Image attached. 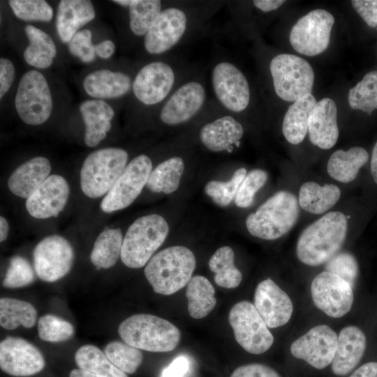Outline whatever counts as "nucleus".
I'll use <instances>...</instances> for the list:
<instances>
[{"label":"nucleus","instance_id":"1","mask_svg":"<svg viewBox=\"0 0 377 377\" xmlns=\"http://www.w3.org/2000/svg\"><path fill=\"white\" fill-rule=\"evenodd\" d=\"M226 3L177 1L166 3L144 37L143 45L152 55L165 54L205 29Z\"/></svg>","mask_w":377,"mask_h":377},{"label":"nucleus","instance_id":"2","mask_svg":"<svg viewBox=\"0 0 377 377\" xmlns=\"http://www.w3.org/2000/svg\"><path fill=\"white\" fill-rule=\"evenodd\" d=\"M348 219L339 211L330 212L306 227L296 246L298 259L309 266H318L334 256L347 235Z\"/></svg>","mask_w":377,"mask_h":377},{"label":"nucleus","instance_id":"3","mask_svg":"<svg viewBox=\"0 0 377 377\" xmlns=\"http://www.w3.org/2000/svg\"><path fill=\"white\" fill-rule=\"evenodd\" d=\"M194 70L179 58L171 56L144 65L136 73L132 92L145 106H160Z\"/></svg>","mask_w":377,"mask_h":377},{"label":"nucleus","instance_id":"4","mask_svg":"<svg viewBox=\"0 0 377 377\" xmlns=\"http://www.w3.org/2000/svg\"><path fill=\"white\" fill-rule=\"evenodd\" d=\"M196 266L194 253L184 246H172L155 254L144 273L154 291L170 295L187 285Z\"/></svg>","mask_w":377,"mask_h":377},{"label":"nucleus","instance_id":"5","mask_svg":"<svg viewBox=\"0 0 377 377\" xmlns=\"http://www.w3.org/2000/svg\"><path fill=\"white\" fill-rule=\"evenodd\" d=\"M298 199L291 192L279 191L248 215L246 226L253 237L277 239L287 234L299 217Z\"/></svg>","mask_w":377,"mask_h":377},{"label":"nucleus","instance_id":"6","mask_svg":"<svg viewBox=\"0 0 377 377\" xmlns=\"http://www.w3.org/2000/svg\"><path fill=\"white\" fill-rule=\"evenodd\" d=\"M118 333L126 343L154 353L170 352L176 348L181 339L179 330L161 317L134 314L122 321Z\"/></svg>","mask_w":377,"mask_h":377},{"label":"nucleus","instance_id":"7","mask_svg":"<svg viewBox=\"0 0 377 377\" xmlns=\"http://www.w3.org/2000/svg\"><path fill=\"white\" fill-rule=\"evenodd\" d=\"M168 232V223L161 215L152 214L138 218L124 237L120 256L122 263L133 269L146 265Z\"/></svg>","mask_w":377,"mask_h":377},{"label":"nucleus","instance_id":"8","mask_svg":"<svg viewBox=\"0 0 377 377\" xmlns=\"http://www.w3.org/2000/svg\"><path fill=\"white\" fill-rule=\"evenodd\" d=\"M206 87L202 73L194 69L160 106V121L168 126H177L204 112L210 104Z\"/></svg>","mask_w":377,"mask_h":377},{"label":"nucleus","instance_id":"9","mask_svg":"<svg viewBox=\"0 0 377 377\" xmlns=\"http://www.w3.org/2000/svg\"><path fill=\"white\" fill-rule=\"evenodd\" d=\"M128 152L118 147H108L89 154L80 170V186L89 198L106 195L126 165Z\"/></svg>","mask_w":377,"mask_h":377},{"label":"nucleus","instance_id":"10","mask_svg":"<svg viewBox=\"0 0 377 377\" xmlns=\"http://www.w3.org/2000/svg\"><path fill=\"white\" fill-rule=\"evenodd\" d=\"M269 71L276 96L288 102H295L311 94L314 73L304 59L291 54H279L272 58Z\"/></svg>","mask_w":377,"mask_h":377},{"label":"nucleus","instance_id":"11","mask_svg":"<svg viewBox=\"0 0 377 377\" xmlns=\"http://www.w3.org/2000/svg\"><path fill=\"white\" fill-rule=\"evenodd\" d=\"M210 83L216 102L224 110L238 114L251 103L249 82L242 70L228 59L216 60L210 73Z\"/></svg>","mask_w":377,"mask_h":377},{"label":"nucleus","instance_id":"12","mask_svg":"<svg viewBox=\"0 0 377 377\" xmlns=\"http://www.w3.org/2000/svg\"><path fill=\"white\" fill-rule=\"evenodd\" d=\"M15 105L20 119L29 125H40L51 115L52 100L47 82L39 71L31 70L22 77Z\"/></svg>","mask_w":377,"mask_h":377},{"label":"nucleus","instance_id":"13","mask_svg":"<svg viewBox=\"0 0 377 377\" xmlns=\"http://www.w3.org/2000/svg\"><path fill=\"white\" fill-rule=\"evenodd\" d=\"M228 320L237 342L246 352L262 354L273 344L272 334L252 303H236L229 312Z\"/></svg>","mask_w":377,"mask_h":377},{"label":"nucleus","instance_id":"14","mask_svg":"<svg viewBox=\"0 0 377 377\" xmlns=\"http://www.w3.org/2000/svg\"><path fill=\"white\" fill-rule=\"evenodd\" d=\"M152 171V162L145 154L133 158L101 200L103 212L109 214L123 209L138 197Z\"/></svg>","mask_w":377,"mask_h":377},{"label":"nucleus","instance_id":"15","mask_svg":"<svg viewBox=\"0 0 377 377\" xmlns=\"http://www.w3.org/2000/svg\"><path fill=\"white\" fill-rule=\"evenodd\" d=\"M334 24V16L324 9H315L301 18L292 27L289 40L300 54L313 57L323 52L328 47Z\"/></svg>","mask_w":377,"mask_h":377},{"label":"nucleus","instance_id":"16","mask_svg":"<svg viewBox=\"0 0 377 377\" xmlns=\"http://www.w3.org/2000/svg\"><path fill=\"white\" fill-rule=\"evenodd\" d=\"M74 258V250L66 238L50 235L41 239L34 250V270L42 281L54 282L70 272Z\"/></svg>","mask_w":377,"mask_h":377},{"label":"nucleus","instance_id":"17","mask_svg":"<svg viewBox=\"0 0 377 377\" xmlns=\"http://www.w3.org/2000/svg\"><path fill=\"white\" fill-rule=\"evenodd\" d=\"M311 293L315 306L328 316L341 318L352 308L353 288L345 280L324 271L313 279Z\"/></svg>","mask_w":377,"mask_h":377},{"label":"nucleus","instance_id":"18","mask_svg":"<svg viewBox=\"0 0 377 377\" xmlns=\"http://www.w3.org/2000/svg\"><path fill=\"white\" fill-rule=\"evenodd\" d=\"M337 340L338 335L328 325H316L292 343L290 353L295 358L322 369L332 363Z\"/></svg>","mask_w":377,"mask_h":377},{"label":"nucleus","instance_id":"19","mask_svg":"<svg viewBox=\"0 0 377 377\" xmlns=\"http://www.w3.org/2000/svg\"><path fill=\"white\" fill-rule=\"evenodd\" d=\"M45 364L40 351L27 340L7 337L0 343V367L5 373L16 377L33 376Z\"/></svg>","mask_w":377,"mask_h":377},{"label":"nucleus","instance_id":"20","mask_svg":"<svg viewBox=\"0 0 377 377\" xmlns=\"http://www.w3.org/2000/svg\"><path fill=\"white\" fill-rule=\"evenodd\" d=\"M70 194L67 181L61 175H50L26 200V209L34 218L45 219L58 216Z\"/></svg>","mask_w":377,"mask_h":377},{"label":"nucleus","instance_id":"21","mask_svg":"<svg viewBox=\"0 0 377 377\" xmlns=\"http://www.w3.org/2000/svg\"><path fill=\"white\" fill-rule=\"evenodd\" d=\"M254 306L269 328L286 325L293 311V305L288 294L270 279L258 284L254 294Z\"/></svg>","mask_w":377,"mask_h":377},{"label":"nucleus","instance_id":"22","mask_svg":"<svg viewBox=\"0 0 377 377\" xmlns=\"http://www.w3.org/2000/svg\"><path fill=\"white\" fill-rule=\"evenodd\" d=\"M244 130L234 114L226 111L204 124L198 133L200 142L212 152H231L238 146Z\"/></svg>","mask_w":377,"mask_h":377},{"label":"nucleus","instance_id":"23","mask_svg":"<svg viewBox=\"0 0 377 377\" xmlns=\"http://www.w3.org/2000/svg\"><path fill=\"white\" fill-rule=\"evenodd\" d=\"M308 133L311 142L315 146L329 149L339 138L337 108L330 98H323L313 107L308 123Z\"/></svg>","mask_w":377,"mask_h":377},{"label":"nucleus","instance_id":"24","mask_svg":"<svg viewBox=\"0 0 377 377\" xmlns=\"http://www.w3.org/2000/svg\"><path fill=\"white\" fill-rule=\"evenodd\" d=\"M364 333L354 325L343 328L338 335L337 346L332 370L337 376L350 373L362 359L366 348Z\"/></svg>","mask_w":377,"mask_h":377},{"label":"nucleus","instance_id":"25","mask_svg":"<svg viewBox=\"0 0 377 377\" xmlns=\"http://www.w3.org/2000/svg\"><path fill=\"white\" fill-rule=\"evenodd\" d=\"M133 81V79L124 72L101 69L91 72L84 77L83 87L91 97L115 98L130 92Z\"/></svg>","mask_w":377,"mask_h":377},{"label":"nucleus","instance_id":"26","mask_svg":"<svg viewBox=\"0 0 377 377\" xmlns=\"http://www.w3.org/2000/svg\"><path fill=\"white\" fill-rule=\"evenodd\" d=\"M95 17V10L89 0H61L57 8L56 27L60 39L69 43L84 25Z\"/></svg>","mask_w":377,"mask_h":377},{"label":"nucleus","instance_id":"27","mask_svg":"<svg viewBox=\"0 0 377 377\" xmlns=\"http://www.w3.org/2000/svg\"><path fill=\"white\" fill-rule=\"evenodd\" d=\"M49 160L34 157L17 168L8 179V187L14 195L27 199L48 177Z\"/></svg>","mask_w":377,"mask_h":377},{"label":"nucleus","instance_id":"28","mask_svg":"<svg viewBox=\"0 0 377 377\" xmlns=\"http://www.w3.org/2000/svg\"><path fill=\"white\" fill-rule=\"evenodd\" d=\"M80 112L85 124L84 142L88 147H94L110 130L114 112L110 105L101 99L82 102Z\"/></svg>","mask_w":377,"mask_h":377},{"label":"nucleus","instance_id":"29","mask_svg":"<svg viewBox=\"0 0 377 377\" xmlns=\"http://www.w3.org/2000/svg\"><path fill=\"white\" fill-rule=\"evenodd\" d=\"M369 158V153L362 147H353L346 151L338 149L329 158L327 171L336 181L349 183L356 179Z\"/></svg>","mask_w":377,"mask_h":377},{"label":"nucleus","instance_id":"30","mask_svg":"<svg viewBox=\"0 0 377 377\" xmlns=\"http://www.w3.org/2000/svg\"><path fill=\"white\" fill-rule=\"evenodd\" d=\"M316 103V98L309 94L290 105L282 123L283 135L289 143L298 145L304 140L308 133L309 118Z\"/></svg>","mask_w":377,"mask_h":377},{"label":"nucleus","instance_id":"31","mask_svg":"<svg viewBox=\"0 0 377 377\" xmlns=\"http://www.w3.org/2000/svg\"><path fill=\"white\" fill-rule=\"evenodd\" d=\"M341 190L333 184L323 186L315 182H306L299 191V205L306 212L313 214H322L330 209L339 201Z\"/></svg>","mask_w":377,"mask_h":377},{"label":"nucleus","instance_id":"32","mask_svg":"<svg viewBox=\"0 0 377 377\" xmlns=\"http://www.w3.org/2000/svg\"><path fill=\"white\" fill-rule=\"evenodd\" d=\"M128 8L129 28L137 36H145L165 3L159 0L112 1Z\"/></svg>","mask_w":377,"mask_h":377},{"label":"nucleus","instance_id":"33","mask_svg":"<svg viewBox=\"0 0 377 377\" xmlns=\"http://www.w3.org/2000/svg\"><path fill=\"white\" fill-rule=\"evenodd\" d=\"M29 44L24 52L25 61L38 68L50 67L57 54L52 38L43 30L27 25L24 29Z\"/></svg>","mask_w":377,"mask_h":377},{"label":"nucleus","instance_id":"34","mask_svg":"<svg viewBox=\"0 0 377 377\" xmlns=\"http://www.w3.org/2000/svg\"><path fill=\"white\" fill-rule=\"evenodd\" d=\"M214 295V288L206 277L201 275L193 276L186 289L189 315L195 319L206 317L216 304Z\"/></svg>","mask_w":377,"mask_h":377},{"label":"nucleus","instance_id":"35","mask_svg":"<svg viewBox=\"0 0 377 377\" xmlns=\"http://www.w3.org/2000/svg\"><path fill=\"white\" fill-rule=\"evenodd\" d=\"M123 236L120 228H105L97 237L90 253L97 269L113 267L121 256Z\"/></svg>","mask_w":377,"mask_h":377},{"label":"nucleus","instance_id":"36","mask_svg":"<svg viewBox=\"0 0 377 377\" xmlns=\"http://www.w3.org/2000/svg\"><path fill=\"white\" fill-rule=\"evenodd\" d=\"M184 166L183 158L179 156L163 161L151 172L147 188L154 193L175 192L179 188Z\"/></svg>","mask_w":377,"mask_h":377},{"label":"nucleus","instance_id":"37","mask_svg":"<svg viewBox=\"0 0 377 377\" xmlns=\"http://www.w3.org/2000/svg\"><path fill=\"white\" fill-rule=\"evenodd\" d=\"M37 311L29 302L11 297L0 299V325L6 330L19 326L33 327L36 322Z\"/></svg>","mask_w":377,"mask_h":377},{"label":"nucleus","instance_id":"38","mask_svg":"<svg viewBox=\"0 0 377 377\" xmlns=\"http://www.w3.org/2000/svg\"><path fill=\"white\" fill-rule=\"evenodd\" d=\"M232 249L224 246L218 249L209 260V267L214 273V282L225 288H237L242 280L241 272L235 266Z\"/></svg>","mask_w":377,"mask_h":377},{"label":"nucleus","instance_id":"39","mask_svg":"<svg viewBox=\"0 0 377 377\" xmlns=\"http://www.w3.org/2000/svg\"><path fill=\"white\" fill-rule=\"evenodd\" d=\"M75 361L79 369L103 377H128L111 362L105 353L94 345L80 347L75 353Z\"/></svg>","mask_w":377,"mask_h":377},{"label":"nucleus","instance_id":"40","mask_svg":"<svg viewBox=\"0 0 377 377\" xmlns=\"http://www.w3.org/2000/svg\"><path fill=\"white\" fill-rule=\"evenodd\" d=\"M348 101L352 109L368 114L377 110V71L367 73L362 80L349 89Z\"/></svg>","mask_w":377,"mask_h":377},{"label":"nucleus","instance_id":"41","mask_svg":"<svg viewBox=\"0 0 377 377\" xmlns=\"http://www.w3.org/2000/svg\"><path fill=\"white\" fill-rule=\"evenodd\" d=\"M104 353L114 366L126 374L135 373L143 360L140 349L119 341L108 343Z\"/></svg>","mask_w":377,"mask_h":377},{"label":"nucleus","instance_id":"42","mask_svg":"<svg viewBox=\"0 0 377 377\" xmlns=\"http://www.w3.org/2000/svg\"><path fill=\"white\" fill-rule=\"evenodd\" d=\"M245 168H238L228 182L212 180L205 186V193L221 207H226L235 200L240 184L246 175Z\"/></svg>","mask_w":377,"mask_h":377},{"label":"nucleus","instance_id":"43","mask_svg":"<svg viewBox=\"0 0 377 377\" xmlns=\"http://www.w3.org/2000/svg\"><path fill=\"white\" fill-rule=\"evenodd\" d=\"M37 331L42 341L58 343L71 339L75 329L70 322L54 315L46 314L39 318Z\"/></svg>","mask_w":377,"mask_h":377},{"label":"nucleus","instance_id":"44","mask_svg":"<svg viewBox=\"0 0 377 377\" xmlns=\"http://www.w3.org/2000/svg\"><path fill=\"white\" fill-rule=\"evenodd\" d=\"M8 3L15 15L25 21L50 22L53 10L44 0H10Z\"/></svg>","mask_w":377,"mask_h":377},{"label":"nucleus","instance_id":"45","mask_svg":"<svg viewBox=\"0 0 377 377\" xmlns=\"http://www.w3.org/2000/svg\"><path fill=\"white\" fill-rule=\"evenodd\" d=\"M34 280V269L27 259L20 256L11 258L3 281L5 288H22L30 285Z\"/></svg>","mask_w":377,"mask_h":377},{"label":"nucleus","instance_id":"46","mask_svg":"<svg viewBox=\"0 0 377 377\" xmlns=\"http://www.w3.org/2000/svg\"><path fill=\"white\" fill-rule=\"evenodd\" d=\"M267 172L262 169H254L246 174L239 185L235 198V205L240 208H246L253 202L256 192L266 183Z\"/></svg>","mask_w":377,"mask_h":377},{"label":"nucleus","instance_id":"47","mask_svg":"<svg viewBox=\"0 0 377 377\" xmlns=\"http://www.w3.org/2000/svg\"><path fill=\"white\" fill-rule=\"evenodd\" d=\"M325 269L345 280L352 288L355 286L359 267L355 258L350 253H337L327 261Z\"/></svg>","mask_w":377,"mask_h":377},{"label":"nucleus","instance_id":"48","mask_svg":"<svg viewBox=\"0 0 377 377\" xmlns=\"http://www.w3.org/2000/svg\"><path fill=\"white\" fill-rule=\"evenodd\" d=\"M92 34L89 29L78 31L68 43L71 54L84 63H90L95 59V45L91 42Z\"/></svg>","mask_w":377,"mask_h":377},{"label":"nucleus","instance_id":"49","mask_svg":"<svg viewBox=\"0 0 377 377\" xmlns=\"http://www.w3.org/2000/svg\"><path fill=\"white\" fill-rule=\"evenodd\" d=\"M230 377H281L272 368L263 364L253 363L240 366Z\"/></svg>","mask_w":377,"mask_h":377},{"label":"nucleus","instance_id":"50","mask_svg":"<svg viewBox=\"0 0 377 377\" xmlns=\"http://www.w3.org/2000/svg\"><path fill=\"white\" fill-rule=\"evenodd\" d=\"M351 4L369 27H377V0H353Z\"/></svg>","mask_w":377,"mask_h":377},{"label":"nucleus","instance_id":"51","mask_svg":"<svg viewBox=\"0 0 377 377\" xmlns=\"http://www.w3.org/2000/svg\"><path fill=\"white\" fill-rule=\"evenodd\" d=\"M191 362L188 357L179 355L161 371L160 377H184L189 371Z\"/></svg>","mask_w":377,"mask_h":377},{"label":"nucleus","instance_id":"52","mask_svg":"<svg viewBox=\"0 0 377 377\" xmlns=\"http://www.w3.org/2000/svg\"><path fill=\"white\" fill-rule=\"evenodd\" d=\"M15 78V67L10 60L0 59V98H2L10 87Z\"/></svg>","mask_w":377,"mask_h":377},{"label":"nucleus","instance_id":"53","mask_svg":"<svg viewBox=\"0 0 377 377\" xmlns=\"http://www.w3.org/2000/svg\"><path fill=\"white\" fill-rule=\"evenodd\" d=\"M349 377H377V362H370L364 364Z\"/></svg>","mask_w":377,"mask_h":377},{"label":"nucleus","instance_id":"54","mask_svg":"<svg viewBox=\"0 0 377 377\" xmlns=\"http://www.w3.org/2000/svg\"><path fill=\"white\" fill-rule=\"evenodd\" d=\"M115 51V45L110 40H105L95 45V52L102 59L110 58Z\"/></svg>","mask_w":377,"mask_h":377},{"label":"nucleus","instance_id":"55","mask_svg":"<svg viewBox=\"0 0 377 377\" xmlns=\"http://www.w3.org/2000/svg\"><path fill=\"white\" fill-rule=\"evenodd\" d=\"M253 5L265 13H269L277 10L286 1L283 0H255L252 1Z\"/></svg>","mask_w":377,"mask_h":377},{"label":"nucleus","instance_id":"56","mask_svg":"<svg viewBox=\"0 0 377 377\" xmlns=\"http://www.w3.org/2000/svg\"><path fill=\"white\" fill-rule=\"evenodd\" d=\"M370 172L374 183L377 184V141L372 149L370 159Z\"/></svg>","mask_w":377,"mask_h":377},{"label":"nucleus","instance_id":"57","mask_svg":"<svg viewBox=\"0 0 377 377\" xmlns=\"http://www.w3.org/2000/svg\"><path fill=\"white\" fill-rule=\"evenodd\" d=\"M9 230V226L7 220L3 217H0V241H5L7 238Z\"/></svg>","mask_w":377,"mask_h":377},{"label":"nucleus","instance_id":"58","mask_svg":"<svg viewBox=\"0 0 377 377\" xmlns=\"http://www.w3.org/2000/svg\"><path fill=\"white\" fill-rule=\"evenodd\" d=\"M69 377H103L80 369H75L71 371Z\"/></svg>","mask_w":377,"mask_h":377}]
</instances>
